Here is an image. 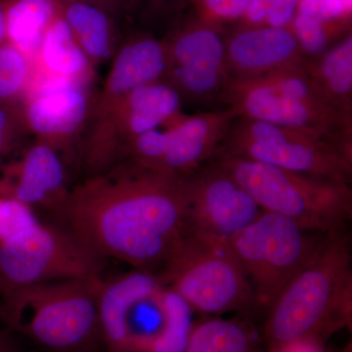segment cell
Returning <instances> with one entry per match:
<instances>
[{
    "instance_id": "cell-25",
    "label": "cell",
    "mask_w": 352,
    "mask_h": 352,
    "mask_svg": "<svg viewBox=\"0 0 352 352\" xmlns=\"http://www.w3.org/2000/svg\"><path fill=\"white\" fill-rule=\"evenodd\" d=\"M34 76V67L22 51L10 43L0 45V103L21 102Z\"/></svg>"
},
{
    "instance_id": "cell-10",
    "label": "cell",
    "mask_w": 352,
    "mask_h": 352,
    "mask_svg": "<svg viewBox=\"0 0 352 352\" xmlns=\"http://www.w3.org/2000/svg\"><path fill=\"white\" fill-rule=\"evenodd\" d=\"M104 261L66 226L38 221L0 243V289L98 276Z\"/></svg>"
},
{
    "instance_id": "cell-9",
    "label": "cell",
    "mask_w": 352,
    "mask_h": 352,
    "mask_svg": "<svg viewBox=\"0 0 352 352\" xmlns=\"http://www.w3.org/2000/svg\"><path fill=\"white\" fill-rule=\"evenodd\" d=\"M182 102L175 88L157 82L132 90L100 117L88 120L82 144L87 175L119 163L136 138L177 119Z\"/></svg>"
},
{
    "instance_id": "cell-7",
    "label": "cell",
    "mask_w": 352,
    "mask_h": 352,
    "mask_svg": "<svg viewBox=\"0 0 352 352\" xmlns=\"http://www.w3.org/2000/svg\"><path fill=\"white\" fill-rule=\"evenodd\" d=\"M217 154L244 157L337 182H351V146L314 132L263 120L236 118Z\"/></svg>"
},
{
    "instance_id": "cell-11",
    "label": "cell",
    "mask_w": 352,
    "mask_h": 352,
    "mask_svg": "<svg viewBox=\"0 0 352 352\" xmlns=\"http://www.w3.org/2000/svg\"><path fill=\"white\" fill-rule=\"evenodd\" d=\"M166 68L163 82L182 100L219 101L227 82L226 36L220 28L198 17L179 25L164 39Z\"/></svg>"
},
{
    "instance_id": "cell-18",
    "label": "cell",
    "mask_w": 352,
    "mask_h": 352,
    "mask_svg": "<svg viewBox=\"0 0 352 352\" xmlns=\"http://www.w3.org/2000/svg\"><path fill=\"white\" fill-rule=\"evenodd\" d=\"M159 275L150 271H129L103 280L98 300L102 342L106 352H127L126 319L138 300L163 288Z\"/></svg>"
},
{
    "instance_id": "cell-30",
    "label": "cell",
    "mask_w": 352,
    "mask_h": 352,
    "mask_svg": "<svg viewBox=\"0 0 352 352\" xmlns=\"http://www.w3.org/2000/svg\"><path fill=\"white\" fill-rule=\"evenodd\" d=\"M60 4L72 3V2H85L105 9L115 15L120 11L124 10L135 3V0H57Z\"/></svg>"
},
{
    "instance_id": "cell-3",
    "label": "cell",
    "mask_w": 352,
    "mask_h": 352,
    "mask_svg": "<svg viewBox=\"0 0 352 352\" xmlns=\"http://www.w3.org/2000/svg\"><path fill=\"white\" fill-rule=\"evenodd\" d=\"M103 280L98 275L0 289V320L48 352H98Z\"/></svg>"
},
{
    "instance_id": "cell-12",
    "label": "cell",
    "mask_w": 352,
    "mask_h": 352,
    "mask_svg": "<svg viewBox=\"0 0 352 352\" xmlns=\"http://www.w3.org/2000/svg\"><path fill=\"white\" fill-rule=\"evenodd\" d=\"M187 232L229 242L263 210L240 184L208 161L182 176Z\"/></svg>"
},
{
    "instance_id": "cell-14",
    "label": "cell",
    "mask_w": 352,
    "mask_h": 352,
    "mask_svg": "<svg viewBox=\"0 0 352 352\" xmlns=\"http://www.w3.org/2000/svg\"><path fill=\"white\" fill-rule=\"evenodd\" d=\"M226 58L228 82L267 75L307 59L291 30L244 25L226 36Z\"/></svg>"
},
{
    "instance_id": "cell-5",
    "label": "cell",
    "mask_w": 352,
    "mask_h": 352,
    "mask_svg": "<svg viewBox=\"0 0 352 352\" xmlns=\"http://www.w3.org/2000/svg\"><path fill=\"white\" fill-rule=\"evenodd\" d=\"M305 63L258 78L230 80L217 102L237 118L314 132L352 147V126L324 101Z\"/></svg>"
},
{
    "instance_id": "cell-24",
    "label": "cell",
    "mask_w": 352,
    "mask_h": 352,
    "mask_svg": "<svg viewBox=\"0 0 352 352\" xmlns=\"http://www.w3.org/2000/svg\"><path fill=\"white\" fill-rule=\"evenodd\" d=\"M164 326L142 352H182L194 327L191 307L182 296L164 286L161 294Z\"/></svg>"
},
{
    "instance_id": "cell-23",
    "label": "cell",
    "mask_w": 352,
    "mask_h": 352,
    "mask_svg": "<svg viewBox=\"0 0 352 352\" xmlns=\"http://www.w3.org/2000/svg\"><path fill=\"white\" fill-rule=\"evenodd\" d=\"M251 344V335L242 324L214 318L194 324L182 352H250Z\"/></svg>"
},
{
    "instance_id": "cell-32",
    "label": "cell",
    "mask_w": 352,
    "mask_h": 352,
    "mask_svg": "<svg viewBox=\"0 0 352 352\" xmlns=\"http://www.w3.org/2000/svg\"><path fill=\"white\" fill-rule=\"evenodd\" d=\"M13 333L10 329L0 331V352H30L21 346Z\"/></svg>"
},
{
    "instance_id": "cell-28",
    "label": "cell",
    "mask_w": 352,
    "mask_h": 352,
    "mask_svg": "<svg viewBox=\"0 0 352 352\" xmlns=\"http://www.w3.org/2000/svg\"><path fill=\"white\" fill-rule=\"evenodd\" d=\"M28 131L24 104L0 103V157L12 151Z\"/></svg>"
},
{
    "instance_id": "cell-17",
    "label": "cell",
    "mask_w": 352,
    "mask_h": 352,
    "mask_svg": "<svg viewBox=\"0 0 352 352\" xmlns=\"http://www.w3.org/2000/svg\"><path fill=\"white\" fill-rule=\"evenodd\" d=\"M25 101L29 131L58 150L83 131L91 100L82 87H68L32 95Z\"/></svg>"
},
{
    "instance_id": "cell-13",
    "label": "cell",
    "mask_w": 352,
    "mask_h": 352,
    "mask_svg": "<svg viewBox=\"0 0 352 352\" xmlns=\"http://www.w3.org/2000/svg\"><path fill=\"white\" fill-rule=\"evenodd\" d=\"M237 118L231 109L179 116L162 131L157 170L184 176L214 157Z\"/></svg>"
},
{
    "instance_id": "cell-4",
    "label": "cell",
    "mask_w": 352,
    "mask_h": 352,
    "mask_svg": "<svg viewBox=\"0 0 352 352\" xmlns=\"http://www.w3.org/2000/svg\"><path fill=\"white\" fill-rule=\"evenodd\" d=\"M210 162L240 184L263 212L282 215L312 233L344 230L352 214L349 183L217 154Z\"/></svg>"
},
{
    "instance_id": "cell-15",
    "label": "cell",
    "mask_w": 352,
    "mask_h": 352,
    "mask_svg": "<svg viewBox=\"0 0 352 352\" xmlns=\"http://www.w3.org/2000/svg\"><path fill=\"white\" fill-rule=\"evenodd\" d=\"M69 189L66 171L57 150L36 141L22 156L7 164L0 175V197L59 214Z\"/></svg>"
},
{
    "instance_id": "cell-31",
    "label": "cell",
    "mask_w": 352,
    "mask_h": 352,
    "mask_svg": "<svg viewBox=\"0 0 352 352\" xmlns=\"http://www.w3.org/2000/svg\"><path fill=\"white\" fill-rule=\"evenodd\" d=\"M140 1L142 2L150 16H159L176 10L185 0H140Z\"/></svg>"
},
{
    "instance_id": "cell-34",
    "label": "cell",
    "mask_w": 352,
    "mask_h": 352,
    "mask_svg": "<svg viewBox=\"0 0 352 352\" xmlns=\"http://www.w3.org/2000/svg\"><path fill=\"white\" fill-rule=\"evenodd\" d=\"M0 316H1V307H0Z\"/></svg>"
},
{
    "instance_id": "cell-22",
    "label": "cell",
    "mask_w": 352,
    "mask_h": 352,
    "mask_svg": "<svg viewBox=\"0 0 352 352\" xmlns=\"http://www.w3.org/2000/svg\"><path fill=\"white\" fill-rule=\"evenodd\" d=\"M7 41L34 63L50 25L61 15L57 0H4Z\"/></svg>"
},
{
    "instance_id": "cell-27",
    "label": "cell",
    "mask_w": 352,
    "mask_h": 352,
    "mask_svg": "<svg viewBox=\"0 0 352 352\" xmlns=\"http://www.w3.org/2000/svg\"><path fill=\"white\" fill-rule=\"evenodd\" d=\"M38 222L32 207L14 199L0 197V243L17 237Z\"/></svg>"
},
{
    "instance_id": "cell-2",
    "label": "cell",
    "mask_w": 352,
    "mask_h": 352,
    "mask_svg": "<svg viewBox=\"0 0 352 352\" xmlns=\"http://www.w3.org/2000/svg\"><path fill=\"white\" fill-rule=\"evenodd\" d=\"M351 252L344 230L325 234L314 256L268 308L265 337L275 352L314 342L351 316Z\"/></svg>"
},
{
    "instance_id": "cell-29",
    "label": "cell",
    "mask_w": 352,
    "mask_h": 352,
    "mask_svg": "<svg viewBox=\"0 0 352 352\" xmlns=\"http://www.w3.org/2000/svg\"><path fill=\"white\" fill-rule=\"evenodd\" d=\"M197 17L219 27L226 23L242 20L252 0H192Z\"/></svg>"
},
{
    "instance_id": "cell-16",
    "label": "cell",
    "mask_w": 352,
    "mask_h": 352,
    "mask_svg": "<svg viewBox=\"0 0 352 352\" xmlns=\"http://www.w3.org/2000/svg\"><path fill=\"white\" fill-rule=\"evenodd\" d=\"M166 68L164 39L136 34L118 47L103 87L90 101L87 120L96 119L132 90L163 82Z\"/></svg>"
},
{
    "instance_id": "cell-21",
    "label": "cell",
    "mask_w": 352,
    "mask_h": 352,
    "mask_svg": "<svg viewBox=\"0 0 352 352\" xmlns=\"http://www.w3.org/2000/svg\"><path fill=\"white\" fill-rule=\"evenodd\" d=\"M62 17L92 68L115 55L117 32L113 14L85 2L61 4Z\"/></svg>"
},
{
    "instance_id": "cell-6",
    "label": "cell",
    "mask_w": 352,
    "mask_h": 352,
    "mask_svg": "<svg viewBox=\"0 0 352 352\" xmlns=\"http://www.w3.org/2000/svg\"><path fill=\"white\" fill-rule=\"evenodd\" d=\"M192 309L221 314L254 302L251 285L229 242L185 232L157 273Z\"/></svg>"
},
{
    "instance_id": "cell-26",
    "label": "cell",
    "mask_w": 352,
    "mask_h": 352,
    "mask_svg": "<svg viewBox=\"0 0 352 352\" xmlns=\"http://www.w3.org/2000/svg\"><path fill=\"white\" fill-rule=\"evenodd\" d=\"M300 0H252L242 18L243 25L289 29Z\"/></svg>"
},
{
    "instance_id": "cell-20",
    "label": "cell",
    "mask_w": 352,
    "mask_h": 352,
    "mask_svg": "<svg viewBox=\"0 0 352 352\" xmlns=\"http://www.w3.org/2000/svg\"><path fill=\"white\" fill-rule=\"evenodd\" d=\"M32 67V78L34 76H55L80 85L87 80L94 69L76 43L62 14L46 31Z\"/></svg>"
},
{
    "instance_id": "cell-19",
    "label": "cell",
    "mask_w": 352,
    "mask_h": 352,
    "mask_svg": "<svg viewBox=\"0 0 352 352\" xmlns=\"http://www.w3.org/2000/svg\"><path fill=\"white\" fill-rule=\"evenodd\" d=\"M310 80L329 107L347 126H352V36L305 63Z\"/></svg>"
},
{
    "instance_id": "cell-8",
    "label": "cell",
    "mask_w": 352,
    "mask_h": 352,
    "mask_svg": "<svg viewBox=\"0 0 352 352\" xmlns=\"http://www.w3.org/2000/svg\"><path fill=\"white\" fill-rule=\"evenodd\" d=\"M324 235L263 210L258 219L234 236L229 245L251 285L254 302L268 309L314 256Z\"/></svg>"
},
{
    "instance_id": "cell-33",
    "label": "cell",
    "mask_w": 352,
    "mask_h": 352,
    "mask_svg": "<svg viewBox=\"0 0 352 352\" xmlns=\"http://www.w3.org/2000/svg\"><path fill=\"white\" fill-rule=\"evenodd\" d=\"M7 43L6 11L4 0H0V45Z\"/></svg>"
},
{
    "instance_id": "cell-1",
    "label": "cell",
    "mask_w": 352,
    "mask_h": 352,
    "mask_svg": "<svg viewBox=\"0 0 352 352\" xmlns=\"http://www.w3.org/2000/svg\"><path fill=\"white\" fill-rule=\"evenodd\" d=\"M58 217L102 258L157 274L186 232L182 176L124 159L69 189Z\"/></svg>"
}]
</instances>
